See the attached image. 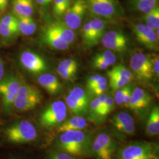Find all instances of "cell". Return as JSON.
I'll return each mask as SVG.
<instances>
[{
    "label": "cell",
    "instance_id": "obj_1",
    "mask_svg": "<svg viewBox=\"0 0 159 159\" xmlns=\"http://www.w3.org/2000/svg\"><path fill=\"white\" fill-rule=\"evenodd\" d=\"M91 135L83 130H71L60 133L55 142L57 150L77 157H88L93 154Z\"/></svg>",
    "mask_w": 159,
    "mask_h": 159
},
{
    "label": "cell",
    "instance_id": "obj_2",
    "mask_svg": "<svg viewBox=\"0 0 159 159\" xmlns=\"http://www.w3.org/2000/svg\"><path fill=\"white\" fill-rule=\"evenodd\" d=\"M4 134L8 142L17 144L32 142L38 136L36 127L27 120L18 121L8 126Z\"/></svg>",
    "mask_w": 159,
    "mask_h": 159
},
{
    "label": "cell",
    "instance_id": "obj_3",
    "mask_svg": "<svg viewBox=\"0 0 159 159\" xmlns=\"http://www.w3.org/2000/svg\"><path fill=\"white\" fill-rule=\"evenodd\" d=\"M67 108L65 102L57 100L51 102L40 114L39 123L46 129L57 128L67 119Z\"/></svg>",
    "mask_w": 159,
    "mask_h": 159
},
{
    "label": "cell",
    "instance_id": "obj_4",
    "mask_svg": "<svg viewBox=\"0 0 159 159\" xmlns=\"http://www.w3.org/2000/svg\"><path fill=\"white\" fill-rule=\"evenodd\" d=\"M87 11L94 17L103 20H111L123 14L117 0H85Z\"/></svg>",
    "mask_w": 159,
    "mask_h": 159
},
{
    "label": "cell",
    "instance_id": "obj_5",
    "mask_svg": "<svg viewBox=\"0 0 159 159\" xmlns=\"http://www.w3.org/2000/svg\"><path fill=\"white\" fill-rule=\"evenodd\" d=\"M64 102L71 114L83 117L87 114L89 97L83 88L77 86L71 89L65 97Z\"/></svg>",
    "mask_w": 159,
    "mask_h": 159
},
{
    "label": "cell",
    "instance_id": "obj_6",
    "mask_svg": "<svg viewBox=\"0 0 159 159\" xmlns=\"http://www.w3.org/2000/svg\"><path fill=\"white\" fill-rule=\"evenodd\" d=\"M116 148L114 140L106 131H100L92 137V152L98 159H112Z\"/></svg>",
    "mask_w": 159,
    "mask_h": 159
},
{
    "label": "cell",
    "instance_id": "obj_7",
    "mask_svg": "<svg viewBox=\"0 0 159 159\" xmlns=\"http://www.w3.org/2000/svg\"><path fill=\"white\" fill-rule=\"evenodd\" d=\"M156 159L152 144L144 142H134L121 148L117 159Z\"/></svg>",
    "mask_w": 159,
    "mask_h": 159
},
{
    "label": "cell",
    "instance_id": "obj_8",
    "mask_svg": "<svg viewBox=\"0 0 159 159\" xmlns=\"http://www.w3.org/2000/svg\"><path fill=\"white\" fill-rule=\"evenodd\" d=\"M130 67L139 80L148 81L153 77V70L149 57L143 52H137L131 56Z\"/></svg>",
    "mask_w": 159,
    "mask_h": 159
},
{
    "label": "cell",
    "instance_id": "obj_9",
    "mask_svg": "<svg viewBox=\"0 0 159 159\" xmlns=\"http://www.w3.org/2000/svg\"><path fill=\"white\" fill-rule=\"evenodd\" d=\"M22 83L14 76H8L0 80V95L2 97L3 106L6 112L10 111L17 92Z\"/></svg>",
    "mask_w": 159,
    "mask_h": 159
},
{
    "label": "cell",
    "instance_id": "obj_10",
    "mask_svg": "<svg viewBox=\"0 0 159 159\" xmlns=\"http://www.w3.org/2000/svg\"><path fill=\"white\" fill-rule=\"evenodd\" d=\"M87 11L85 0H73L64 14V23L70 29L79 28Z\"/></svg>",
    "mask_w": 159,
    "mask_h": 159
},
{
    "label": "cell",
    "instance_id": "obj_11",
    "mask_svg": "<svg viewBox=\"0 0 159 159\" xmlns=\"http://www.w3.org/2000/svg\"><path fill=\"white\" fill-rule=\"evenodd\" d=\"M131 27L137 40L141 44L150 50H159V36L155 31L142 23L134 24Z\"/></svg>",
    "mask_w": 159,
    "mask_h": 159
},
{
    "label": "cell",
    "instance_id": "obj_12",
    "mask_svg": "<svg viewBox=\"0 0 159 159\" xmlns=\"http://www.w3.org/2000/svg\"><path fill=\"white\" fill-rule=\"evenodd\" d=\"M109 84L113 91L128 85L133 79L130 70L123 65H116L107 72Z\"/></svg>",
    "mask_w": 159,
    "mask_h": 159
},
{
    "label": "cell",
    "instance_id": "obj_13",
    "mask_svg": "<svg viewBox=\"0 0 159 159\" xmlns=\"http://www.w3.org/2000/svg\"><path fill=\"white\" fill-rule=\"evenodd\" d=\"M103 46L116 51H125L127 47V39L121 31L111 30L104 33L102 37Z\"/></svg>",
    "mask_w": 159,
    "mask_h": 159
},
{
    "label": "cell",
    "instance_id": "obj_14",
    "mask_svg": "<svg viewBox=\"0 0 159 159\" xmlns=\"http://www.w3.org/2000/svg\"><path fill=\"white\" fill-rule=\"evenodd\" d=\"M110 122L117 130L127 135L133 136L136 133L134 120L130 114L125 111L114 114Z\"/></svg>",
    "mask_w": 159,
    "mask_h": 159
},
{
    "label": "cell",
    "instance_id": "obj_15",
    "mask_svg": "<svg viewBox=\"0 0 159 159\" xmlns=\"http://www.w3.org/2000/svg\"><path fill=\"white\" fill-rule=\"evenodd\" d=\"M20 60L23 66L29 71L33 73H41L47 68L44 59L39 55L31 51H24L22 52Z\"/></svg>",
    "mask_w": 159,
    "mask_h": 159
},
{
    "label": "cell",
    "instance_id": "obj_16",
    "mask_svg": "<svg viewBox=\"0 0 159 159\" xmlns=\"http://www.w3.org/2000/svg\"><path fill=\"white\" fill-rule=\"evenodd\" d=\"M42 41L51 48L58 50H65L69 47V44L66 43L60 36L47 24L41 31Z\"/></svg>",
    "mask_w": 159,
    "mask_h": 159
},
{
    "label": "cell",
    "instance_id": "obj_17",
    "mask_svg": "<svg viewBox=\"0 0 159 159\" xmlns=\"http://www.w3.org/2000/svg\"><path fill=\"white\" fill-rule=\"evenodd\" d=\"M152 97L148 91L140 87L132 90L128 107L134 111H140L148 107L152 102Z\"/></svg>",
    "mask_w": 159,
    "mask_h": 159
},
{
    "label": "cell",
    "instance_id": "obj_18",
    "mask_svg": "<svg viewBox=\"0 0 159 159\" xmlns=\"http://www.w3.org/2000/svg\"><path fill=\"white\" fill-rule=\"evenodd\" d=\"M38 82L39 84L51 95H57L63 88L59 80L53 74L41 75L38 78Z\"/></svg>",
    "mask_w": 159,
    "mask_h": 159
},
{
    "label": "cell",
    "instance_id": "obj_19",
    "mask_svg": "<svg viewBox=\"0 0 159 159\" xmlns=\"http://www.w3.org/2000/svg\"><path fill=\"white\" fill-rule=\"evenodd\" d=\"M41 94L31 96H16L13 103V106L19 111H28L35 108L41 102Z\"/></svg>",
    "mask_w": 159,
    "mask_h": 159
},
{
    "label": "cell",
    "instance_id": "obj_20",
    "mask_svg": "<svg viewBox=\"0 0 159 159\" xmlns=\"http://www.w3.org/2000/svg\"><path fill=\"white\" fill-rule=\"evenodd\" d=\"M12 11L17 17H31L34 12L33 0H12Z\"/></svg>",
    "mask_w": 159,
    "mask_h": 159
},
{
    "label": "cell",
    "instance_id": "obj_21",
    "mask_svg": "<svg viewBox=\"0 0 159 159\" xmlns=\"http://www.w3.org/2000/svg\"><path fill=\"white\" fill-rule=\"evenodd\" d=\"M87 125V121L83 116H74L69 119L66 120L56 129L58 133H61L68 131L84 130Z\"/></svg>",
    "mask_w": 159,
    "mask_h": 159
},
{
    "label": "cell",
    "instance_id": "obj_22",
    "mask_svg": "<svg viewBox=\"0 0 159 159\" xmlns=\"http://www.w3.org/2000/svg\"><path fill=\"white\" fill-rule=\"evenodd\" d=\"M107 96V95L106 94L102 93L97 96L89 103L87 114L89 119L91 121L95 123H101L100 110Z\"/></svg>",
    "mask_w": 159,
    "mask_h": 159
},
{
    "label": "cell",
    "instance_id": "obj_23",
    "mask_svg": "<svg viewBox=\"0 0 159 159\" xmlns=\"http://www.w3.org/2000/svg\"><path fill=\"white\" fill-rule=\"evenodd\" d=\"M52 29L57 32L60 37L69 45L74 42L75 33L72 29H70L65 23L60 21H56L49 23Z\"/></svg>",
    "mask_w": 159,
    "mask_h": 159
},
{
    "label": "cell",
    "instance_id": "obj_24",
    "mask_svg": "<svg viewBox=\"0 0 159 159\" xmlns=\"http://www.w3.org/2000/svg\"><path fill=\"white\" fill-rule=\"evenodd\" d=\"M146 133L147 135L150 137L159 134V107H155L151 111L146 127Z\"/></svg>",
    "mask_w": 159,
    "mask_h": 159
},
{
    "label": "cell",
    "instance_id": "obj_25",
    "mask_svg": "<svg viewBox=\"0 0 159 159\" xmlns=\"http://www.w3.org/2000/svg\"><path fill=\"white\" fill-rule=\"evenodd\" d=\"M17 17L19 32L25 35H30L34 33L37 29V25L31 17Z\"/></svg>",
    "mask_w": 159,
    "mask_h": 159
},
{
    "label": "cell",
    "instance_id": "obj_26",
    "mask_svg": "<svg viewBox=\"0 0 159 159\" xmlns=\"http://www.w3.org/2000/svg\"><path fill=\"white\" fill-rule=\"evenodd\" d=\"M158 0H131L133 8L137 11L147 14L157 6Z\"/></svg>",
    "mask_w": 159,
    "mask_h": 159
},
{
    "label": "cell",
    "instance_id": "obj_27",
    "mask_svg": "<svg viewBox=\"0 0 159 159\" xmlns=\"http://www.w3.org/2000/svg\"><path fill=\"white\" fill-rule=\"evenodd\" d=\"M82 37L83 42L87 47L96 46L98 43L94 34V31L91 29L90 24L88 22L84 24L82 29Z\"/></svg>",
    "mask_w": 159,
    "mask_h": 159
},
{
    "label": "cell",
    "instance_id": "obj_28",
    "mask_svg": "<svg viewBox=\"0 0 159 159\" xmlns=\"http://www.w3.org/2000/svg\"><path fill=\"white\" fill-rule=\"evenodd\" d=\"M145 25L152 30L156 31L159 27V7L157 6L152 11L144 14L143 17Z\"/></svg>",
    "mask_w": 159,
    "mask_h": 159
},
{
    "label": "cell",
    "instance_id": "obj_29",
    "mask_svg": "<svg viewBox=\"0 0 159 159\" xmlns=\"http://www.w3.org/2000/svg\"><path fill=\"white\" fill-rule=\"evenodd\" d=\"M89 23L94 32L97 39L99 41V40L102 39L103 34H104L105 29L106 28L107 24L105 20L95 17L90 20Z\"/></svg>",
    "mask_w": 159,
    "mask_h": 159
},
{
    "label": "cell",
    "instance_id": "obj_30",
    "mask_svg": "<svg viewBox=\"0 0 159 159\" xmlns=\"http://www.w3.org/2000/svg\"><path fill=\"white\" fill-rule=\"evenodd\" d=\"M73 0H54L52 11L56 16L61 17L64 14Z\"/></svg>",
    "mask_w": 159,
    "mask_h": 159
},
{
    "label": "cell",
    "instance_id": "obj_31",
    "mask_svg": "<svg viewBox=\"0 0 159 159\" xmlns=\"http://www.w3.org/2000/svg\"><path fill=\"white\" fill-rule=\"evenodd\" d=\"M115 101L113 97L111 96H107L106 100L102 104L100 110V119L102 121L108 114L113 111L114 109Z\"/></svg>",
    "mask_w": 159,
    "mask_h": 159
},
{
    "label": "cell",
    "instance_id": "obj_32",
    "mask_svg": "<svg viewBox=\"0 0 159 159\" xmlns=\"http://www.w3.org/2000/svg\"><path fill=\"white\" fill-rule=\"evenodd\" d=\"M93 59L103 61L107 64L109 67L114 64L116 61V56L113 52L110 50L102 51V52L97 54Z\"/></svg>",
    "mask_w": 159,
    "mask_h": 159
},
{
    "label": "cell",
    "instance_id": "obj_33",
    "mask_svg": "<svg viewBox=\"0 0 159 159\" xmlns=\"http://www.w3.org/2000/svg\"><path fill=\"white\" fill-rule=\"evenodd\" d=\"M44 159H80L79 157L59 150H50L48 152Z\"/></svg>",
    "mask_w": 159,
    "mask_h": 159
},
{
    "label": "cell",
    "instance_id": "obj_34",
    "mask_svg": "<svg viewBox=\"0 0 159 159\" xmlns=\"http://www.w3.org/2000/svg\"><path fill=\"white\" fill-rule=\"evenodd\" d=\"M58 67L76 73L78 70V63L72 58H67L60 61Z\"/></svg>",
    "mask_w": 159,
    "mask_h": 159
},
{
    "label": "cell",
    "instance_id": "obj_35",
    "mask_svg": "<svg viewBox=\"0 0 159 159\" xmlns=\"http://www.w3.org/2000/svg\"><path fill=\"white\" fill-rule=\"evenodd\" d=\"M131 90H132V88L130 85H127L116 90L114 98L115 102L118 105H123L125 97L126 94Z\"/></svg>",
    "mask_w": 159,
    "mask_h": 159
},
{
    "label": "cell",
    "instance_id": "obj_36",
    "mask_svg": "<svg viewBox=\"0 0 159 159\" xmlns=\"http://www.w3.org/2000/svg\"><path fill=\"white\" fill-rule=\"evenodd\" d=\"M107 81V79L100 75L97 74L90 75L87 80V87L88 89H90L96 85Z\"/></svg>",
    "mask_w": 159,
    "mask_h": 159
},
{
    "label": "cell",
    "instance_id": "obj_37",
    "mask_svg": "<svg viewBox=\"0 0 159 159\" xmlns=\"http://www.w3.org/2000/svg\"><path fill=\"white\" fill-rule=\"evenodd\" d=\"M18 33V30L12 28L11 27L0 22V34L3 37H9Z\"/></svg>",
    "mask_w": 159,
    "mask_h": 159
},
{
    "label": "cell",
    "instance_id": "obj_38",
    "mask_svg": "<svg viewBox=\"0 0 159 159\" xmlns=\"http://www.w3.org/2000/svg\"><path fill=\"white\" fill-rule=\"evenodd\" d=\"M1 23L7 25L12 28L14 29H18V19L17 17L12 15H7L3 17L1 20Z\"/></svg>",
    "mask_w": 159,
    "mask_h": 159
},
{
    "label": "cell",
    "instance_id": "obj_39",
    "mask_svg": "<svg viewBox=\"0 0 159 159\" xmlns=\"http://www.w3.org/2000/svg\"><path fill=\"white\" fill-rule=\"evenodd\" d=\"M107 87L108 85H107V81L92 87L91 89H89V91L92 94L97 96L98 95L102 94V93H104V92L107 89Z\"/></svg>",
    "mask_w": 159,
    "mask_h": 159
},
{
    "label": "cell",
    "instance_id": "obj_40",
    "mask_svg": "<svg viewBox=\"0 0 159 159\" xmlns=\"http://www.w3.org/2000/svg\"><path fill=\"white\" fill-rule=\"evenodd\" d=\"M57 71L58 74L60 75V76L65 80L68 81H72L74 79L75 75V73L68 71L67 70H65L64 68L59 67L57 66Z\"/></svg>",
    "mask_w": 159,
    "mask_h": 159
},
{
    "label": "cell",
    "instance_id": "obj_41",
    "mask_svg": "<svg viewBox=\"0 0 159 159\" xmlns=\"http://www.w3.org/2000/svg\"><path fill=\"white\" fill-rule=\"evenodd\" d=\"M150 60L152 63V67L153 70L154 75L159 77V56L157 54L148 55Z\"/></svg>",
    "mask_w": 159,
    "mask_h": 159
},
{
    "label": "cell",
    "instance_id": "obj_42",
    "mask_svg": "<svg viewBox=\"0 0 159 159\" xmlns=\"http://www.w3.org/2000/svg\"><path fill=\"white\" fill-rule=\"evenodd\" d=\"M8 4V0H0V11L6 10Z\"/></svg>",
    "mask_w": 159,
    "mask_h": 159
},
{
    "label": "cell",
    "instance_id": "obj_43",
    "mask_svg": "<svg viewBox=\"0 0 159 159\" xmlns=\"http://www.w3.org/2000/svg\"><path fill=\"white\" fill-rule=\"evenodd\" d=\"M4 74V64L0 58V80L3 79Z\"/></svg>",
    "mask_w": 159,
    "mask_h": 159
},
{
    "label": "cell",
    "instance_id": "obj_44",
    "mask_svg": "<svg viewBox=\"0 0 159 159\" xmlns=\"http://www.w3.org/2000/svg\"></svg>",
    "mask_w": 159,
    "mask_h": 159
},
{
    "label": "cell",
    "instance_id": "obj_45",
    "mask_svg": "<svg viewBox=\"0 0 159 159\" xmlns=\"http://www.w3.org/2000/svg\"></svg>",
    "mask_w": 159,
    "mask_h": 159
}]
</instances>
